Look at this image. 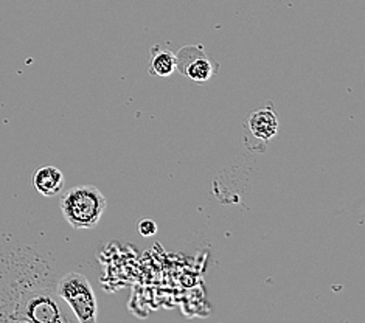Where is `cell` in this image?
Here are the masks:
<instances>
[{
    "label": "cell",
    "mask_w": 365,
    "mask_h": 323,
    "mask_svg": "<svg viewBox=\"0 0 365 323\" xmlns=\"http://www.w3.org/2000/svg\"><path fill=\"white\" fill-rule=\"evenodd\" d=\"M64 220L76 230L95 229L106 212V198L93 185H78L61 198Z\"/></svg>",
    "instance_id": "obj_1"
},
{
    "label": "cell",
    "mask_w": 365,
    "mask_h": 323,
    "mask_svg": "<svg viewBox=\"0 0 365 323\" xmlns=\"http://www.w3.org/2000/svg\"><path fill=\"white\" fill-rule=\"evenodd\" d=\"M56 294L80 323H95L98 320V303L88 278L83 274L71 272L56 283Z\"/></svg>",
    "instance_id": "obj_2"
},
{
    "label": "cell",
    "mask_w": 365,
    "mask_h": 323,
    "mask_svg": "<svg viewBox=\"0 0 365 323\" xmlns=\"http://www.w3.org/2000/svg\"><path fill=\"white\" fill-rule=\"evenodd\" d=\"M59 297L48 289L38 287L29 292L16 304L8 322H33V323H66L75 320L68 317L59 303ZM76 322V320H75Z\"/></svg>",
    "instance_id": "obj_3"
},
{
    "label": "cell",
    "mask_w": 365,
    "mask_h": 323,
    "mask_svg": "<svg viewBox=\"0 0 365 323\" xmlns=\"http://www.w3.org/2000/svg\"><path fill=\"white\" fill-rule=\"evenodd\" d=\"M178 59V68H180L182 73L191 81L196 83H205L210 80L215 73V66L212 61L208 59L204 53L201 46H197L196 51L193 53V47H184L180 53L176 55Z\"/></svg>",
    "instance_id": "obj_4"
},
{
    "label": "cell",
    "mask_w": 365,
    "mask_h": 323,
    "mask_svg": "<svg viewBox=\"0 0 365 323\" xmlns=\"http://www.w3.org/2000/svg\"><path fill=\"white\" fill-rule=\"evenodd\" d=\"M33 185L39 195L46 198H55L63 193L66 187V178L63 171L56 167H42L33 174Z\"/></svg>",
    "instance_id": "obj_5"
},
{
    "label": "cell",
    "mask_w": 365,
    "mask_h": 323,
    "mask_svg": "<svg viewBox=\"0 0 365 323\" xmlns=\"http://www.w3.org/2000/svg\"><path fill=\"white\" fill-rule=\"evenodd\" d=\"M249 130L258 140H272L277 135L280 125H278V118L272 109H259L250 113L247 120Z\"/></svg>",
    "instance_id": "obj_6"
},
{
    "label": "cell",
    "mask_w": 365,
    "mask_h": 323,
    "mask_svg": "<svg viewBox=\"0 0 365 323\" xmlns=\"http://www.w3.org/2000/svg\"><path fill=\"white\" fill-rule=\"evenodd\" d=\"M178 71V59L171 50L155 47L151 51L150 73L155 76H171Z\"/></svg>",
    "instance_id": "obj_7"
},
{
    "label": "cell",
    "mask_w": 365,
    "mask_h": 323,
    "mask_svg": "<svg viewBox=\"0 0 365 323\" xmlns=\"http://www.w3.org/2000/svg\"><path fill=\"white\" fill-rule=\"evenodd\" d=\"M138 233L145 238H150L153 235L158 233V224H155L153 220H142L138 222Z\"/></svg>",
    "instance_id": "obj_8"
}]
</instances>
